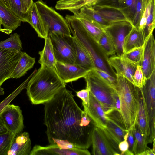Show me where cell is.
<instances>
[{"mask_svg": "<svg viewBox=\"0 0 155 155\" xmlns=\"http://www.w3.org/2000/svg\"><path fill=\"white\" fill-rule=\"evenodd\" d=\"M118 0H95L91 6H106L118 8Z\"/></svg>", "mask_w": 155, "mask_h": 155, "instance_id": "cell-44", "label": "cell"}, {"mask_svg": "<svg viewBox=\"0 0 155 155\" xmlns=\"http://www.w3.org/2000/svg\"><path fill=\"white\" fill-rule=\"evenodd\" d=\"M91 140L93 155H120V150L115 147L100 128L93 127L91 131Z\"/></svg>", "mask_w": 155, "mask_h": 155, "instance_id": "cell-9", "label": "cell"}, {"mask_svg": "<svg viewBox=\"0 0 155 155\" xmlns=\"http://www.w3.org/2000/svg\"><path fill=\"white\" fill-rule=\"evenodd\" d=\"M15 135L8 131L0 134V155H7Z\"/></svg>", "mask_w": 155, "mask_h": 155, "instance_id": "cell-35", "label": "cell"}, {"mask_svg": "<svg viewBox=\"0 0 155 155\" xmlns=\"http://www.w3.org/2000/svg\"><path fill=\"white\" fill-rule=\"evenodd\" d=\"M95 0H59L56 4L57 10L69 11L74 15L85 6H91Z\"/></svg>", "mask_w": 155, "mask_h": 155, "instance_id": "cell-28", "label": "cell"}, {"mask_svg": "<svg viewBox=\"0 0 155 155\" xmlns=\"http://www.w3.org/2000/svg\"><path fill=\"white\" fill-rule=\"evenodd\" d=\"M151 2V0H147L145 8L140 20L138 28L139 30L143 31L144 30L146 20L150 9Z\"/></svg>", "mask_w": 155, "mask_h": 155, "instance_id": "cell-43", "label": "cell"}, {"mask_svg": "<svg viewBox=\"0 0 155 155\" xmlns=\"http://www.w3.org/2000/svg\"><path fill=\"white\" fill-rule=\"evenodd\" d=\"M155 0H151L150 9L144 29L146 37L153 33L155 27Z\"/></svg>", "mask_w": 155, "mask_h": 155, "instance_id": "cell-37", "label": "cell"}, {"mask_svg": "<svg viewBox=\"0 0 155 155\" xmlns=\"http://www.w3.org/2000/svg\"><path fill=\"white\" fill-rule=\"evenodd\" d=\"M137 0H118V8L127 20L132 24Z\"/></svg>", "mask_w": 155, "mask_h": 155, "instance_id": "cell-32", "label": "cell"}, {"mask_svg": "<svg viewBox=\"0 0 155 155\" xmlns=\"http://www.w3.org/2000/svg\"><path fill=\"white\" fill-rule=\"evenodd\" d=\"M106 127L101 128L115 147L119 150L118 145L124 140L125 135L128 131L123 130L114 120L108 117Z\"/></svg>", "mask_w": 155, "mask_h": 155, "instance_id": "cell-20", "label": "cell"}, {"mask_svg": "<svg viewBox=\"0 0 155 155\" xmlns=\"http://www.w3.org/2000/svg\"><path fill=\"white\" fill-rule=\"evenodd\" d=\"M133 26L130 22L126 20L111 23L104 28L108 32L112 39L117 55L121 56L124 54V39Z\"/></svg>", "mask_w": 155, "mask_h": 155, "instance_id": "cell-12", "label": "cell"}, {"mask_svg": "<svg viewBox=\"0 0 155 155\" xmlns=\"http://www.w3.org/2000/svg\"><path fill=\"white\" fill-rule=\"evenodd\" d=\"M22 52L15 49L0 48V86L9 79Z\"/></svg>", "mask_w": 155, "mask_h": 155, "instance_id": "cell-11", "label": "cell"}, {"mask_svg": "<svg viewBox=\"0 0 155 155\" xmlns=\"http://www.w3.org/2000/svg\"><path fill=\"white\" fill-rule=\"evenodd\" d=\"M84 78L86 87L100 103L105 114L108 115L116 111L115 96L117 93L115 90L93 69L88 71Z\"/></svg>", "mask_w": 155, "mask_h": 155, "instance_id": "cell-4", "label": "cell"}, {"mask_svg": "<svg viewBox=\"0 0 155 155\" xmlns=\"http://www.w3.org/2000/svg\"><path fill=\"white\" fill-rule=\"evenodd\" d=\"M142 89L148 119L150 133L149 143H151L155 139V71Z\"/></svg>", "mask_w": 155, "mask_h": 155, "instance_id": "cell-8", "label": "cell"}, {"mask_svg": "<svg viewBox=\"0 0 155 155\" xmlns=\"http://www.w3.org/2000/svg\"><path fill=\"white\" fill-rule=\"evenodd\" d=\"M144 49V44L142 46L124 54L123 55L137 65H141L143 58Z\"/></svg>", "mask_w": 155, "mask_h": 155, "instance_id": "cell-36", "label": "cell"}, {"mask_svg": "<svg viewBox=\"0 0 155 155\" xmlns=\"http://www.w3.org/2000/svg\"><path fill=\"white\" fill-rule=\"evenodd\" d=\"M8 130L0 117V134L6 132Z\"/></svg>", "mask_w": 155, "mask_h": 155, "instance_id": "cell-52", "label": "cell"}, {"mask_svg": "<svg viewBox=\"0 0 155 155\" xmlns=\"http://www.w3.org/2000/svg\"><path fill=\"white\" fill-rule=\"evenodd\" d=\"M102 78L110 84L114 89L116 87V78L101 69L94 67L92 69Z\"/></svg>", "mask_w": 155, "mask_h": 155, "instance_id": "cell-42", "label": "cell"}, {"mask_svg": "<svg viewBox=\"0 0 155 155\" xmlns=\"http://www.w3.org/2000/svg\"><path fill=\"white\" fill-rule=\"evenodd\" d=\"M89 90L87 87L76 92V95L82 101V104L87 105L89 101Z\"/></svg>", "mask_w": 155, "mask_h": 155, "instance_id": "cell-45", "label": "cell"}, {"mask_svg": "<svg viewBox=\"0 0 155 155\" xmlns=\"http://www.w3.org/2000/svg\"><path fill=\"white\" fill-rule=\"evenodd\" d=\"M31 150L29 133L22 132L15 135L7 155H30Z\"/></svg>", "mask_w": 155, "mask_h": 155, "instance_id": "cell-18", "label": "cell"}, {"mask_svg": "<svg viewBox=\"0 0 155 155\" xmlns=\"http://www.w3.org/2000/svg\"><path fill=\"white\" fill-rule=\"evenodd\" d=\"M120 99L117 93L115 96V107L116 112H119L120 109Z\"/></svg>", "mask_w": 155, "mask_h": 155, "instance_id": "cell-50", "label": "cell"}, {"mask_svg": "<svg viewBox=\"0 0 155 155\" xmlns=\"http://www.w3.org/2000/svg\"><path fill=\"white\" fill-rule=\"evenodd\" d=\"M118 147L121 152L120 155L129 149V144L127 140H124L120 142L118 144Z\"/></svg>", "mask_w": 155, "mask_h": 155, "instance_id": "cell-47", "label": "cell"}, {"mask_svg": "<svg viewBox=\"0 0 155 155\" xmlns=\"http://www.w3.org/2000/svg\"><path fill=\"white\" fill-rule=\"evenodd\" d=\"M134 85L138 88H142L146 84V79L141 65H138L134 75Z\"/></svg>", "mask_w": 155, "mask_h": 155, "instance_id": "cell-41", "label": "cell"}, {"mask_svg": "<svg viewBox=\"0 0 155 155\" xmlns=\"http://www.w3.org/2000/svg\"><path fill=\"white\" fill-rule=\"evenodd\" d=\"M27 22L34 29L38 37L45 39L48 37L35 2L29 12Z\"/></svg>", "mask_w": 155, "mask_h": 155, "instance_id": "cell-27", "label": "cell"}, {"mask_svg": "<svg viewBox=\"0 0 155 155\" xmlns=\"http://www.w3.org/2000/svg\"><path fill=\"white\" fill-rule=\"evenodd\" d=\"M0 48L21 51L22 49V43L20 35L17 33H14L8 38L0 41Z\"/></svg>", "mask_w": 155, "mask_h": 155, "instance_id": "cell-34", "label": "cell"}, {"mask_svg": "<svg viewBox=\"0 0 155 155\" xmlns=\"http://www.w3.org/2000/svg\"><path fill=\"white\" fill-rule=\"evenodd\" d=\"M45 40L44 48L38 52L40 58L38 62L41 66L47 67L56 72L55 64L57 61L51 42L48 37Z\"/></svg>", "mask_w": 155, "mask_h": 155, "instance_id": "cell-21", "label": "cell"}, {"mask_svg": "<svg viewBox=\"0 0 155 155\" xmlns=\"http://www.w3.org/2000/svg\"><path fill=\"white\" fill-rule=\"evenodd\" d=\"M4 94V92L3 89L2 88L1 86H0V95H2Z\"/></svg>", "mask_w": 155, "mask_h": 155, "instance_id": "cell-54", "label": "cell"}, {"mask_svg": "<svg viewBox=\"0 0 155 155\" xmlns=\"http://www.w3.org/2000/svg\"><path fill=\"white\" fill-rule=\"evenodd\" d=\"M123 155H134L132 152L129 149L125 152Z\"/></svg>", "mask_w": 155, "mask_h": 155, "instance_id": "cell-53", "label": "cell"}, {"mask_svg": "<svg viewBox=\"0 0 155 155\" xmlns=\"http://www.w3.org/2000/svg\"><path fill=\"white\" fill-rule=\"evenodd\" d=\"M44 124L50 144L61 148L87 149L94 126L86 112L75 101L72 91L61 89L44 104Z\"/></svg>", "mask_w": 155, "mask_h": 155, "instance_id": "cell-1", "label": "cell"}, {"mask_svg": "<svg viewBox=\"0 0 155 155\" xmlns=\"http://www.w3.org/2000/svg\"><path fill=\"white\" fill-rule=\"evenodd\" d=\"M22 12L28 16L30 9L34 2L33 0H20Z\"/></svg>", "mask_w": 155, "mask_h": 155, "instance_id": "cell-46", "label": "cell"}, {"mask_svg": "<svg viewBox=\"0 0 155 155\" xmlns=\"http://www.w3.org/2000/svg\"><path fill=\"white\" fill-rule=\"evenodd\" d=\"M65 19L71 33L84 48L90 55L94 67L108 73L107 66L98 54V46L87 31L81 22L75 16L66 15Z\"/></svg>", "mask_w": 155, "mask_h": 155, "instance_id": "cell-5", "label": "cell"}, {"mask_svg": "<svg viewBox=\"0 0 155 155\" xmlns=\"http://www.w3.org/2000/svg\"><path fill=\"white\" fill-rule=\"evenodd\" d=\"M57 61L75 64V54L73 36L56 33L48 35Z\"/></svg>", "mask_w": 155, "mask_h": 155, "instance_id": "cell-7", "label": "cell"}, {"mask_svg": "<svg viewBox=\"0 0 155 155\" xmlns=\"http://www.w3.org/2000/svg\"><path fill=\"white\" fill-rule=\"evenodd\" d=\"M0 5L10 9V7L8 0H0Z\"/></svg>", "mask_w": 155, "mask_h": 155, "instance_id": "cell-51", "label": "cell"}, {"mask_svg": "<svg viewBox=\"0 0 155 155\" xmlns=\"http://www.w3.org/2000/svg\"><path fill=\"white\" fill-rule=\"evenodd\" d=\"M87 149L74 147L61 148L55 144L42 146L35 145L31 149L30 155H90Z\"/></svg>", "mask_w": 155, "mask_h": 155, "instance_id": "cell-15", "label": "cell"}, {"mask_svg": "<svg viewBox=\"0 0 155 155\" xmlns=\"http://www.w3.org/2000/svg\"><path fill=\"white\" fill-rule=\"evenodd\" d=\"M97 45L100 50L106 57L113 55L116 53L112 39L108 32L104 29L99 39Z\"/></svg>", "mask_w": 155, "mask_h": 155, "instance_id": "cell-31", "label": "cell"}, {"mask_svg": "<svg viewBox=\"0 0 155 155\" xmlns=\"http://www.w3.org/2000/svg\"><path fill=\"white\" fill-rule=\"evenodd\" d=\"M0 117L8 131L15 134L22 131L24 119L19 106L8 104L0 113Z\"/></svg>", "mask_w": 155, "mask_h": 155, "instance_id": "cell-10", "label": "cell"}, {"mask_svg": "<svg viewBox=\"0 0 155 155\" xmlns=\"http://www.w3.org/2000/svg\"><path fill=\"white\" fill-rule=\"evenodd\" d=\"M91 7L106 21L110 24L118 21H127L118 8L93 5Z\"/></svg>", "mask_w": 155, "mask_h": 155, "instance_id": "cell-25", "label": "cell"}, {"mask_svg": "<svg viewBox=\"0 0 155 155\" xmlns=\"http://www.w3.org/2000/svg\"><path fill=\"white\" fill-rule=\"evenodd\" d=\"M107 61L116 71V74L126 78L134 85V75L137 65L123 55L113 56L108 58Z\"/></svg>", "mask_w": 155, "mask_h": 155, "instance_id": "cell-14", "label": "cell"}, {"mask_svg": "<svg viewBox=\"0 0 155 155\" xmlns=\"http://www.w3.org/2000/svg\"><path fill=\"white\" fill-rule=\"evenodd\" d=\"M147 0H137L134 16L132 22L133 26L138 28L146 8Z\"/></svg>", "mask_w": 155, "mask_h": 155, "instance_id": "cell-39", "label": "cell"}, {"mask_svg": "<svg viewBox=\"0 0 155 155\" xmlns=\"http://www.w3.org/2000/svg\"><path fill=\"white\" fill-rule=\"evenodd\" d=\"M115 75V89L120 99V109L119 112L114 111L107 116L128 131L136 122L141 90L124 77L116 73Z\"/></svg>", "mask_w": 155, "mask_h": 155, "instance_id": "cell-2", "label": "cell"}, {"mask_svg": "<svg viewBox=\"0 0 155 155\" xmlns=\"http://www.w3.org/2000/svg\"><path fill=\"white\" fill-rule=\"evenodd\" d=\"M73 41L75 54V64L88 70L93 69L94 66L87 52L77 39L74 36Z\"/></svg>", "mask_w": 155, "mask_h": 155, "instance_id": "cell-26", "label": "cell"}, {"mask_svg": "<svg viewBox=\"0 0 155 155\" xmlns=\"http://www.w3.org/2000/svg\"><path fill=\"white\" fill-rule=\"evenodd\" d=\"M127 141L129 144V150L132 152V149L134 142V138L131 128L128 131Z\"/></svg>", "mask_w": 155, "mask_h": 155, "instance_id": "cell-48", "label": "cell"}, {"mask_svg": "<svg viewBox=\"0 0 155 155\" xmlns=\"http://www.w3.org/2000/svg\"><path fill=\"white\" fill-rule=\"evenodd\" d=\"M65 83L55 71L41 66L28 82L26 94L34 105L45 104L51 100Z\"/></svg>", "mask_w": 155, "mask_h": 155, "instance_id": "cell-3", "label": "cell"}, {"mask_svg": "<svg viewBox=\"0 0 155 155\" xmlns=\"http://www.w3.org/2000/svg\"><path fill=\"white\" fill-rule=\"evenodd\" d=\"M35 3L48 35L52 32L71 35L65 19L42 0H38Z\"/></svg>", "mask_w": 155, "mask_h": 155, "instance_id": "cell-6", "label": "cell"}, {"mask_svg": "<svg viewBox=\"0 0 155 155\" xmlns=\"http://www.w3.org/2000/svg\"><path fill=\"white\" fill-rule=\"evenodd\" d=\"M56 71L59 78L65 83L84 78L88 70L79 65L56 61Z\"/></svg>", "mask_w": 155, "mask_h": 155, "instance_id": "cell-13", "label": "cell"}, {"mask_svg": "<svg viewBox=\"0 0 155 155\" xmlns=\"http://www.w3.org/2000/svg\"><path fill=\"white\" fill-rule=\"evenodd\" d=\"M74 15L80 21L93 40L97 44L104 31V28L96 22L84 16L77 14Z\"/></svg>", "mask_w": 155, "mask_h": 155, "instance_id": "cell-30", "label": "cell"}, {"mask_svg": "<svg viewBox=\"0 0 155 155\" xmlns=\"http://www.w3.org/2000/svg\"><path fill=\"white\" fill-rule=\"evenodd\" d=\"M77 14L84 16L96 22L99 24L104 29L110 24L104 19L91 6L84 7L80 9L79 12L75 14Z\"/></svg>", "mask_w": 155, "mask_h": 155, "instance_id": "cell-33", "label": "cell"}, {"mask_svg": "<svg viewBox=\"0 0 155 155\" xmlns=\"http://www.w3.org/2000/svg\"><path fill=\"white\" fill-rule=\"evenodd\" d=\"M27 83V81L25 80L11 94L0 103V113L24 89L26 88Z\"/></svg>", "mask_w": 155, "mask_h": 155, "instance_id": "cell-40", "label": "cell"}, {"mask_svg": "<svg viewBox=\"0 0 155 155\" xmlns=\"http://www.w3.org/2000/svg\"><path fill=\"white\" fill-rule=\"evenodd\" d=\"M144 46L143 58L141 66L147 80L155 71V41L153 33L146 37Z\"/></svg>", "mask_w": 155, "mask_h": 155, "instance_id": "cell-16", "label": "cell"}, {"mask_svg": "<svg viewBox=\"0 0 155 155\" xmlns=\"http://www.w3.org/2000/svg\"><path fill=\"white\" fill-rule=\"evenodd\" d=\"M35 63V58L31 57L25 52H22L15 68L9 77L18 79L24 76L32 68Z\"/></svg>", "mask_w": 155, "mask_h": 155, "instance_id": "cell-24", "label": "cell"}, {"mask_svg": "<svg viewBox=\"0 0 155 155\" xmlns=\"http://www.w3.org/2000/svg\"><path fill=\"white\" fill-rule=\"evenodd\" d=\"M1 25H2V24H1V21H0V30L1 29Z\"/></svg>", "mask_w": 155, "mask_h": 155, "instance_id": "cell-55", "label": "cell"}, {"mask_svg": "<svg viewBox=\"0 0 155 155\" xmlns=\"http://www.w3.org/2000/svg\"><path fill=\"white\" fill-rule=\"evenodd\" d=\"M10 9L21 20V22H27L28 16L22 10L20 0H8Z\"/></svg>", "mask_w": 155, "mask_h": 155, "instance_id": "cell-38", "label": "cell"}, {"mask_svg": "<svg viewBox=\"0 0 155 155\" xmlns=\"http://www.w3.org/2000/svg\"><path fill=\"white\" fill-rule=\"evenodd\" d=\"M0 20L4 29L9 34L21 25V21L10 9L0 5Z\"/></svg>", "mask_w": 155, "mask_h": 155, "instance_id": "cell-23", "label": "cell"}, {"mask_svg": "<svg viewBox=\"0 0 155 155\" xmlns=\"http://www.w3.org/2000/svg\"><path fill=\"white\" fill-rule=\"evenodd\" d=\"M141 90L135 122L138 124L142 132L146 137L149 143L150 133L148 117L142 89Z\"/></svg>", "mask_w": 155, "mask_h": 155, "instance_id": "cell-22", "label": "cell"}, {"mask_svg": "<svg viewBox=\"0 0 155 155\" xmlns=\"http://www.w3.org/2000/svg\"><path fill=\"white\" fill-rule=\"evenodd\" d=\"M155 150L148 147L140 155H155Z\"/></svg>", "mask_w": 155, "mask_h": 155, "instance_id": "cell-49", "label": "cell"}, {"mask_svg": "<svg viewBox=\"0 0 155 155\" xmlns=\"http://www.w3.org/2000/svg\"><path fill=\"white\" fill-rule=\"evenodd\" d=\"M146 38L144 32L133 26L125 38L123 45L124 54L143 46Z\"/></svg>", "mask_w": 155, "mask_h": 155, "instance_id": "cell-19", "label": "cell"}, {"mask_svg": "<svg viewBox=\"0 0 155 155\" xmlns=\"http://www.w3.org/2000/svg\"><path fill=\"white\" fill-rule=\"evenodd\" d=\"M84 110L91 120L94 126L100 128L106 127L108 119L101 106L89 92V101L88 104H82Z\"/></svg>", "mask_w": 155, "mask_h": 155, "instance_id": "cell-17", "label": "cell"}, {"mask_svg": "<svg viewBox=\"0 0 155 155\" xmlns=\"http://www.w3.org/2000/svg\"><path fill=\"white\" fill-rule=\"evenodd\" d=\"M131 128L134 138L132 152L134 155H140L148 147L147 137L142 132L136 122H135Z\"/></svg>", "mask_w": 155, "mask_h": 155, "instance_id": "cell-29", "label": "cell"}]
</instances>
